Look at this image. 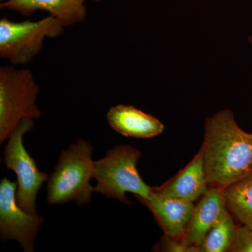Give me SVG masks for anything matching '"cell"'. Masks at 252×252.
<instances>
[{
	"label": "cell",
	"instance_id": "ac0fdd59",
	"mask_svg": "<svg viewBox=\"0 0 252 252\" xmlns=\"http://www.w3.org/2000/svg\"><path fill=\"white\" fill-rule=\"evenodd\" d=\"M92 1H100V0H92Z\"/></svg>",
	"mask_w": 252,
	"mask_h": 252
},
{
	"label": "cell",
	"instance_id": "4fadbf2b",
	"mask_svg": "<svg viewBox=\"0 0 252 252\" xmlns=\"http://www.w3.org/2000/svg\"><path fill=\"white\" fill-rule=\"evenodd\" d=\"M227 209L242 225L252 230V172L221 189Z\"/></svg>",
	"mask_w": 252,
	"mask_h": 252
},
{
	"label": "cell",
	"instance_id": "9c48e42d",
	"mask_svg": "<svg viewBox=\"0 0 252 252\" xmlns=\"http://www.w3.org/2000/svg\"><path fill=\"white\" fill-rule=\"evenodd\" d=\"M226 210L221 189L216 187L209 189L195 205L182 241L188 246L200 248L207 233Z\"/></svg>",
	"mask_w": 252,
	"mask_h": 252
},
{
	"label": "cell",
	"instance_id": "8fae6325",
	"mask_svg": "<svg viewBox=\"0 0 252 252\" xmlns=\"http://www.w3.org/2000/svg\"><path fill=\"white\" fill-rule=\"evenodd\" d=\"M107 119L113 130L124 137L152 138L162 134L165 129L157 118L131 105L119 104L111 107Z\"/></svg>",
	"mask_w": 252,
	"mask_h": 252
},
{
	"label": "cell",
	"instance_id": "7a4b0ae2",
	"mask_svg": "<svg viewBox=\"0 0 252 252\" xmlns=\"http://www.w3.org/2000/svg\"><path fill=\"white\" fill-rule=\"evenodd\" d=\"M94 148L88 141L79 139L60 154L54 171L46 181V200L49 205H63L74 201L84 206L92 200L94 187Z\"/></svg>",
	"mask_w": 252,
	"mask_h": 252
},
{
	"label": "cell",
	"instance_id": "6da1fadb",
	"mask_svg": "<svg viewBox=\"0 0 252 252\" xmlns=\"http://www.w3.org/2000/svg\"><path fill=\"white\" fill-rule=\"evenodd\" d=\"M201 149L208 185L223 189L252 172V134L240 128L230 109L207 118Z\"/></svg>",
	"mask_w": 252,
	"mask_h": 252
},
{
	"label": "cell",
	"instance_id": "52a82bcc",
	"mask_svg": "<svg viewBox=\"0 0 252 252\" xmlns=\"http://www.w3.org/2000/svg\"><path fill=\"white\" fill-rule=\"evenodd\" d=\"M18 183L4 177L0 182V238L17 240L26 252H34V240L44 223L41 215L28 213L16 200Z\"/></svg>",
	"mask_w": 252,
	"mask_h": 252
},
{
	"label": "cell",
	"instance_id": "7c38bea8",
	"mask_svg": "<svg viewBox=\"0 0 252 252\" xmlns=\"http://www.w3.org/2000/svg\"><path fill=\"white\" fill-rule=\"evenodd\" d=\"M85 0H7L1 4V9L16 11L30 16L42 10L54 16L64 28L71 27L86 19Z\"/></svg>",
	"mask_w": 252,
	"mask_h": 252
},
{
	"label": "cell",
	"instance_id": "5bb4252c",
	"mask_svg": "<svg viewBox=\"0 0 252 252\" xmlns=\"http://www.w3.org/2000/svg\"><path fill=\"white\" fill-rule=\"evenodd\" d=\"M237 228L228 209L212 226L200 245V252H229Z\"/></svg>",
	"mask_w": 252,
	"mask_h": 252
},
{
	"label": "cell",
	"instance_id": "277c9868",
	"mask_svg": "<svg viewBox=\"0 0 252 252\" xmlns=\"http://www.w3.org/2000/svg\"><path fill=\"white\" fill-rule=\"evenodd\" d=\"M39 87L31 70L13 66L0 68V143L8 140L23 120H37Z\"/></svg>",
	"mask_w": 252,
	"mask_h": 252
},
{
	"label": "cell",
	"instance_id": "e0dca14e",
	"mask_svg": "<svg viewBox=\"0 0 252 252\" xmlns=\"http://www.w3.org/2000/svg\"><path fill=\"white\" fill-rule=\"evenodd\" d=\"M249 42L250 43V44H251V45L252 46V34L251 36H250V37H249Z\"/></svg>",
	"mask_w": 252,
	"mask_h": 252
},
{
	"label": "cell",
	"instance_id": "ba28073f",
	"mask_svg": "<svg viewBox=\"0 0 252 252\" xmlns=\"http://www.w3.org/2000/svg\"><path fill=\"white\" fill-rule=\"evenodd\" d=\"M205 170L203 150L200 148L187 166L160 187H152L156 195L182 199L194 202L201 198L208 190Z\"/></svg>",
	"mask_w": 252,
	"mask_h": 252
},
{
	"label": "cell",
	"instance_id": "5b68a950",
	"mask_svg": "<svg viewBox=\"0 0 252 252\" xmlns=\"http://www.w3.org/2000/svg\"><path fill=\"white\" fill-rule=\"evenodd\" d=\"M64 27L49 15L37 21L0 20V57L14 65L26 64L40 53L46 38L64 32Z\"/></svg>",
	"mask_w": 252,
	"mask_h": 252
},
{
	"label": "cell",
	"instance_id": "9a60e30c",
	"mask_svg": "<svg viewBox=\"0 0 252 252\" xmlns=\"http://www.w3.org/2000/svg\"><path fill=\"white\" fill-rule=\"evenodd\" d=\"M229 252H252V230L244 225L237 228Z\"/></svg>",
	"mask_w": 252,
	"mask_h": 252
},
{
	"label": "cell",
	"instance_id": "8992f818",
	"mask_svg": "<svg viewBox=\"0 0 252 252\" xmlns=\"http://www.w3.org/2000/svg\"><path fill=\"white\" fill-rule=\"evenodd\" d=\"M34 120H23L11 132L4 147L3 162L17 176L16 200L24 211L36 215V199L49 175L38 169L37 164L23 145V136L31 132Z\"/></svg>",
	"mask_w": 252,
	"mask_h": 252
},
{
	"label": "cell",
	"instance_id": "2e32d148",
	"mask_svg": "<svg viewBox=\"0 0 252 252\" xmlns=\"http://www.w3.org/2000/svg\"><path fill=\"white\" fill-rule=\"evenodd\" d=\"M156 250L169 252H200L198 248L190 247L185 245L182 239L175 240L164 235L155 248Z\"/></svg>",
	"mask_w": 252,
	"mask_h": 252
},
{
	"label": "cell",
	"instance_id": "d6986e66",
	"mask_svg": "<svg viewBox=\"0 0 252 252\" xmlns=\"http://www.w3.org/2000/svg\"><path fill=\"white\" fill-rule=\"evenodd\" d=\"M1 1H2V0H1Z\"/></svg>",
	"mask_w": 252,
	"mask_h": 252
},
{
	"label": "cell",
	"instance_id": "30bf717a",
	"mask_svg": "<svg viewBox=\"0 0 252 252\" xmlns=\"http://www.w3.org/2000/svg\"><path fill=\"white\" fill-rule=\"evenodd\" d=\"M142 204L152 212L164 235L175 240L183 237L195 207L193 202L160 196L152 192Z\"/></svg>",
	"mask_w": 252,
	"mask_h": 252
},
{
	"label": "cell",
	"instance_id": "3957f363",
	"mask_svg": "<svg viewBox=\"0 0 252 252\" xmlns=\"http://www.w3.org/2000/svg\"><path fill=\"white\" fill-rule=\"evenodd\" d=\"M142 157L139 149L120 144L109 149L102 158L94 161V190L107 198L130 205L126 193H133L141 203L148 200L152 192L142 180L137 165Z\"/></svg>",
	"mask_w": 252,
	"mask_h": 252
}]
</instances>
